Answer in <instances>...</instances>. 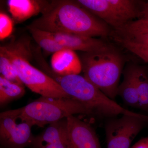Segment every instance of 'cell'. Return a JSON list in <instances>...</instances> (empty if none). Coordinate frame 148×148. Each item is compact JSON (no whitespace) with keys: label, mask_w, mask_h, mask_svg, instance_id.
Masks as SVG:
<instances>
[{"label":"cell","mask_w":148,"mask_h":148,"mask_svg":"<svg viewBox=\"0 0 148 148\" xmlns=\"http://www.w3.org/2000/svg\"><path fill=\"white\" fill-rule=\"evenodd\" d=\"M22 114L34 125L43 127L76 114L90 115L82 103L71 98L41 96L21 108Z\"/></svg>","instance_id":"obj_4"},{"label":"cell","mask_w":148,"mask_h":148,"mask_svg":"<svg viewBox=\"0 0 148 148\" xmlns=\"http://www.w3.org/2000/svg\"><path fill=\"white\" fill-rule=\"evenodd\" d=\"M50 33H67L107 39L112 29L77 1L55 0L41 16L27 26Z\"/></svg>","instance_id":"obj_1"},{"label":"cell","mask_w":148,"mask_h":148,"mask_svg":"<svg viewBox=\"0 0 148 148\" xmlns=\"http://www.w3.org/2000/svg\"><path fill=\"white\" fill-rule=\"evenodd\" d=\"M140 19L148 20V1L145 2L142 8V16Z\"/></svg>","instance_id":"obj_23"},{"label":"cell","mask_w":148,"mask_h":148,"mask_svg":"<svg viewBox=\"0 0 148 148\" xmlns=\"http://www.w3.org/2000/svg\"><path fill=\"white\" fill-rule=\"evenodd\" d=\"M30 148H71L66 118L49 124L45 131L35 136Z\"/></svg>","instance_id":"obj_9"},{"label":"cell","mask_w":148,"mask_h":148,"mask_svg":"<svg viewBox=\"0 0 148 148\" xmlns=\"http://www.w3.org/2000/svg\"><path fill=\"white\" fill-rule=\"evenodd\" d=\"M33 123L22 114L21 108L0 114V144L5 148L31 147L35 136Z\"/></svg>","instance_id":"obj_6"},{"label":"cell","mask_w":148,"mask_h":148,"mask_svg":"<svg viewBox=\"0 0 148 148\" xmlns=\"http://www.w3.org/2000/svg\"><path fill=\"white\" fill-rule=\"evenodd\" d=\"M27 29L39 47L47 54L54 53L66 49L54 39L49 32L28 27Z\"/></svg>","instance_id":"obj_15"},{"label":"cell","mask_w":148,"mask_h":148,"mask_svg":"<svg viewBox=\"0 0 148 148\" xmlns=\"http://www.w3.org/2000/svg\"><path fill=\"white\" fill-rule=\"evenodd\" d=\"M1 75L11 82L24 85L18 76L16 69L7 55L0 50Z\"/></svg>","instance_id":"obj_17"},{"label":"cell","mask_w":148,"mask_h":148,"mask_svg":"<svg viewBox=\"0 0 148 148\" xmlns=\"http://www.w3.org/2000/svg\"><path fill=\"white\" fill-rule=\"evenodd\" d=\"M114 40L125 49L138 56L145 62L148 63V49L127 40L120 38H115Z\"/></svg>","instance_id":"obj_19"},{"label":"cell","mask_w":148,"mask_h":148,"mask_svg":"<svg viewBox=\"0 0 148 148\" xmlns=\"http://www.w3.org/2000/svg\"><path fill=\"white\" fill-rule=\"evenodd\" d=\"M116 31L123 32H148V20L137 19L130 22Z\"/></svg>","instance_id":"obj_21"},{"label":"cell","mask_w":148,"mask_h":148,"mask_svg":"<svg viewBox=\"0 0 148 148\" xmlns=\"http://www.w3.org/2000/svg\"><path fill=\"white\" fill-rule=\"evenodd\" d=\"M29 38L11 40L1 45L0 50L8 56L21 82L30 90L45 97L71 98L55 80L31 63L33 51Z\"/></svg>","instance_id":"obj_2"},{"label":"cell","mask_w":148,"mask_h":148,"mask_svg":"<svg viewBox=\"0 0 148 148\" xmlns=\"http://www.w3.org/2000/svg\"><path fill=\"white\" fill-rule=\"evenodd\" d=\"M14 22L12 18L7 14L0 12V40H2L8 38L12 34L14 29Z\"/></svg>","instance_id":"obj_20"},{"label":"cell","mask_w":148,"mask_h":148,"mask_svg":"<svg viewBox=\"0 0 148 148\" xmlns=\"http://www.w3.org/2000/svg\"><path fill=\"white\" fill-rule=\"evenodd\" d=\"M80 59L84 77L109 98L115 99L126 61L124 55L109 44L99 50L82 53Z\"/></svg>","instance_id":"obj_3"},{"label":"cell","mask_w":148,"mask_h":148,"mask_svg":"<svg viewBox=\"0 0 148 148\" xmlns=\"http://www.w3.org/2000/svg\"><path fill=\"white\" fill-rule=\"evenodd\" d=\"M135 75L139 108L148 112V71L143 66L135 64Z\"/></svg>","instance_id":"obj_16"},{"label":"cell","mask_w":148,"mask_h":148,"mask_svg":"<svg viewBox=\"0 0 148 148\" xmlns=\"http://www.w3.org/2000/svg\"><path fill=\"white\" fill-rule=\"evenodd\" d=\"M49 3L42 0H9L7 5L14 22L19 24L39 13L42 14Z\"/></svg>","instance_id":"obj_11"},{"label":"cell","mask_w":148,"mask_h":148,"mask_svg":"<svg viewBox=\"0 0 148 148\" xmlns=\"http://www.w3.org/2000/svg\"><path fill=\"white\" fill-rule=\"evenodd\" d=\"M5 148L3 147H1V148Z\"/></svg>","instance_id":"obj_24"},{"label":"cell","mask_w":148,"mask_h":148,"mask_svg":"<svg viewBox=\"0 0 148 148\" xmlns=\"http://www.w3.org/2000/svg\"><path fill=\"white\" fill-rule=\"evenodd\" d=\"M111 36L113 38L127 40L148 49V32H123L112 30Z\"/></svg>","instance_id":"obj_18"},{"label":"cell","mask_w":148,"mask_h":148,"mask_svg":"<svg viewBox=\"0 0 148 148\" xmlns=\"http://www.w3.org/2000/svg\"><path fill=\"white\" fill-rule=\"evenodd\" d=\"M113 30L140 19L144 1L138 0H77Z\"/></svg>","instance_id":"obj_5"},{"label":"cell","mask_w":148,"mask_h":148,"mask_svg":"<svg viewBox=\"0 0 148 148\" xmlns=\"http://www.w3.org/2000/svg\"><path fill=\"white\" fill-rule=\"evenodd\" d=\"M135 68V64H130L126 66L123 70V80L118 88L117 95L121 97L127 106L133 108H139Z\"/></svg>","instance_id":"obj_13"},{"label":"cell","mask_w":148,"mask_h":148,"mask_svg":"<svg viewBox=\"0 0 148 148\" xmlns=\"http://www.w3.org/2000/svg\"><path fill=\"white\" fill-rule=\"evenodd\" d=\"M25 93L24 86L10 81L0 76V105L5 106L11 101L23 97Z\"/></svg>","instance_id":"obj_14"},{"label":"cell","mask_w":148,"mask_h":148,"mask_svg":"<svg viewBox=\"0 0 148 148\" xmlns=\"http://www.w3.org/2000/svg\"><path fill=\"white\" fill-rule=\"evenodd\" d=\"M50 34L54 39L63 47L74 51L91 52L99 50L109 44L103 39L67 33Z\"/></svg>","instance_id":"obj_10"},{"label":"cell","mask_w":148,"mask_h":148,"mask_svg":"<svg viewBox=\"0 0 148 148\" xmlns=\"http://www.w3.org/2000/svg\"><path fill=\"white\" fill-rule=\"evenodd\" d=\"M130 148H148V137L140 139Z\"/></svg>","instance_id":"obj_22"},{"label":"cell","mask_w":148,"mask_h":148,"mask_svg":"<svg viewBox=\"0 0 148 148\" xmlns=\"http://www.w3.org/2000/svg\"><path fill=\"white\" fill-rule=\"evenodd\" d=\"M51 65L53 71L60 75H79L82 71L79 57L75 51L68 49L53 53Z\"/></svg>","instance_id":"obj_12"},{"label":"cell","mask_w":148,"mask_h":148,"mask_svg":"<svg viewBox=\"0 0 148 148\" xmlns=\"http://www.w3.org/2000/svg\"><path fill=\"white\" fill-rule=\"evenodd\" d=\"M66 119L71 148H101L97 134L90 125L74 115Z\"/></svg>","instance_id":"obj_8"},{"label":"cell","mask_w":148,"mask_h":148,"mask_svg":"<svg viewBox=\"0 0 148 148\" xmlns=\"http://www.w3.org/2000/svg\"><path fill=\"white\" fill-rule=\"evenodd\" d=\"M148 125V116L123 115L108 119L105 124L107 148H130L132 141Z\"/></svg>","instance_id":"obj_7"}]
</instances>
